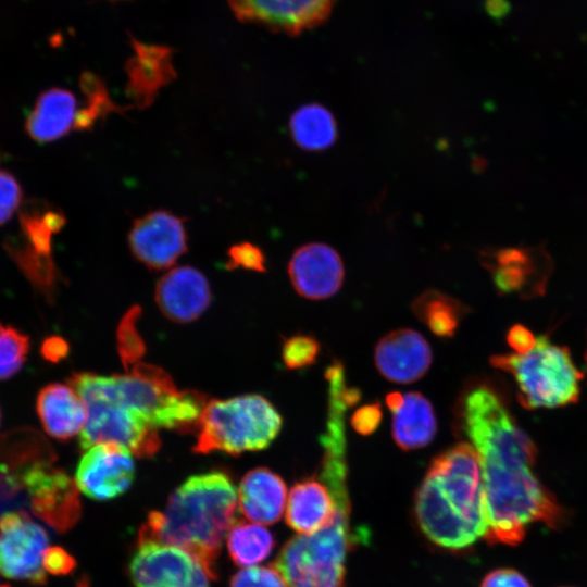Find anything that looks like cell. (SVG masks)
<instances>
[{
    "label": "cell",
    "instance_id": "43",
    "mask_svg": "<svg viewBox=\"0 0 587 587\" xmlns=\"http://www.w3.org/2000/svg\"><path fill=\"white\" fill-rule=\"evenodd\" d=\"M585 367H586V375H587V348L585 352Z\"/></svg>",
    "mask_w": 587,
    "mask_h": 587
},
{
    "label": "cell",
    "instance_id": "39",
    "mask_svg": "<svg viewBox=\"0 0 587 587\" xmlns=\"http://www.w3.org/2000/svg\"><path fill=\"white\" fill-rule=\"evenodd\" d=\"M43 569L52 575H66L71 573L76 561L65 549L61 547H49L43 554Z\"/></svg>",
    "mask_w": 587,
    "mask_h": 587
},
{
    "label": "cell",
    "instance_id": "44",
    "mask_svg": "<svg viewBox=\"0 0 587 587\" xmlns=\"http://www.w3.org/2000/svg\"><path fill=\"white\" fill-rule=\"evenodd\" d=\"M0 421H1V412H0Z\"/></svg>",
    "mask_w": 587,
    "mask_h": 587
},
{
    "label": "cell",
    "instance_id": "31",
    "mask_svg": "<svg viewBox=\"0 0 587 587\" xmlns=\"http://www.w3.org/2000/svg\"><path fill=\"white\" fill-rule=\"evenodd\" d=\"M79 84L86 97V104L77 110L76 129H90L99 118L112 111H118V108L110 99L103 82L96 74L83 73Z\"/></svg>",
    "mask_w": 587,
    "mask_h": 587
},
{
    "label": "cell",
    "instance_id": "13",
    "mask_svg": "<svg viewBox=\"0 0 587 587\" xmlns=\"http://www.w3.org/2000/svg\"><path fill=\"white\" fill-rule=\"evenodd\" d=\"M33 513L59 533L70 530L82 516L76 483L53 465L33 472L24 482Z\"/></svg>",
    "mask_w": 587,
    "mask_h": 587
},
{
    "label": "cell",
    "instance_id": "37",
    "mask_svg": "<svg viewBox=\"0 0 587 587\" xmlns=\"http://www.w3.org/2000/svg\"><path fill=\"white\" fill-rule=\"evenodd\" d=\"M227 255V266L229 268L241 267L255 272L266 271L263 251L250 242H241L230 247Z\"/></svg>",
    "mask_w": 587,
    "mask_h": 587
},
{
    "label": "cell",
    "instance_id": "19",
    "mask_svg": "<svg viewBox=\"0 0 587 587\" xmlns=\"http://www.w3.org/2000/svg\"><path fill=\"white\" fill-rule=\"evenodd\" d=\"M211 288L197 268L183 265L163 275L154 292L155 302L168 320L186 324L200 317L211 303Z\"/></svg>",
    "mask_w": 587,
    "mask_h": 587
},
{
    "label": "cell",
    "instance_id": "3",
    "mask_svg": "<svg viewBox=\"0 0 587 587\" xmlns=\"http://www.w3.org/2000/svg\"><path fill=\"white\" fill-rule=\"evenodd\" d=\"M236 488L224 470H211L185 479L170 496L163 511H151L138 539L179 547L195 555L211 579L217 578L222 544L235 523Z\"/></svg>",
    "mask_w": 587,
    "mask_h": 587
},
{
    "label": "cell",
    "instance_id": "15",
    "mask_svg": "<svg viewBox=\"0 0 587 587\" xmlns=\"http://www.w3.org/2000/svg\"><path fill=\"white\" fill-rule=\"evenodd\" d=\"M240 22L275 32L299 34L323 22L335 0H227Z\"/></svg>",
    "mask_w": 587,
    "mask_h": 587
},
{
    "label": "cell",
    "instance_id": "7",
    "mask_svg": "<svg viewBox=\"0 0 587 587\" xmlns=\"http://www.w3.org/2000/svg\"><path fill=\"white\" fill-rule=\"evenodd\" d=\"M490 364L512 375L525 409H551L578 401L585 373L575 366L566 347L552 344L547 336L537 337L526 352L492 355Z\"/></svg>",
    "mask_w": 587,
    "mask_h": 587
},
{
    "label": "cell",
    "instance_id": "32",
    "mask_svg": "<svg viewBox=\"0 0 587 587\" xmlns=\"http://www.w3.org/2000/svg\"><path fill=\"white\" fill-rule=\"evenodd\" d=\"M29 348L26 334L0 322V380L11 378L22 369Z\"/></svg>",
    "mask_w": 587,
    "mask_h": 587
},
{
    "label": "cell",
    "instance_id": "30",
    "mask_svg": "<svg viewBox=\"0 0 587 587\" xmlns=\"http://www.w3.org/2000/svg\"><path fill=\"white\" fill-rule=\"evenodd\" d=\"M274 546L273 534L259 524L235 521L227 533L228 554L239 566H251L264 561Z\"/></svg>",
    "mask_w": 587,
    "mask_h": 587
},
{
    "label": "cell",
    "instance_id": "2",
    "mask_svg": "<svg viewBox=\"0 0 587 587\" xmlns=\"http://www.w3.org/2000/svg\"><path fill=\"white\" fill-rule=\"evenodd\" d=\"M414 516L429 541L450 551L485 536L483 476L472 445L459 442L433 459L414 497Z\"/></svg>",
    "mask_w": 587,
    "mask_h": 587
},
{
    "label": "cell",
    "instance_id": "21",
    "mask_svg": "<svg viewBox=\"0 0 587 587\" xmlns=\"http://www.w3.org/2000/svg\"><path fill=\"white\" fill-rule=\"evenodd\" d=\"M38 417L46 433L66 441L80 434L87 411L80 396L72 386L49 384L40 389L36 400Z\"/></svg>",
    "mask_w": 587,
    "mask_h": 587
},
{
    "label": "cell",
    "instance_id": "10",
    "mask_svg": "<svg viewBox=\"0 0 587 587\" xmlns=\"http://www.w3.org/2000/svg\"><path fill=\"white\" fill-rule=\"evenodd\" d=\"M49 548L46 529L25 511L0 515V575L41 586L47 582L43 554Z\"/></svg>",
    "mask_w": 587,
    "mask_h": 587
},
{
    "label": "cell",
    "instance_id": "1",
    "mask_svg": "<svg viewBox=\"0 0 587 587\" xmlns=\"http://www.w3.org/2000/svg\"><path fill=\"white\" fill-rule=\"evenodd\" d=\"M463 430L482 469L488 544L515 546L530 523L557 529L566 511L534 472L537 448L489 387L471 389L462 403Z\"/></svg>",
    "mask_w": 587,
    "mask_h": 587
},
{
    "label": "cell",
    "instance_id": "24",
    "mask_svg": "<svg viewBox=\"0 0 587 587\" xmlns=\"http://www.w3.org/2000/svg\"><path fill=\"white\" fill-rule=\"evenodd\" d=\"M337 504L328 487L314 478L294 485L286 505V522L299 535H310L330 524Z\"/></svg>",
    "mask_w": 587,
    "mask_h": 587
},
{
    "label": "cell",
    "instance_id": "33",
    "mask_svg": "<svg viewBox=\"0 0 587 587\" xmlns=\"http://www.w3.org/2000/svg\"><path fill=\"white\" fill-rule=\"evenodd\" d=\"M139 315L140 308L133 307L117 326V352L126 370L129 365L140 362L146 351L143 339L137 328Z\"/></svg>",
    "mask_w": 587,
    "mask_h": 587
},
{
    "label": "cell",
    "instance_id": "35",
    "mask_svg": "<svg viewBox=\"0 0 587 587\" xmlns=\"http://www.w3.org/2000/svg\"><path fill=\"white\" fill-rule=\"evenodd\" d=\"M229 587H288V585L273 565L238 571L232 576Z\"/></svg>",
    "mask_w": 587,
    "mask_h": 587
},
{
    "label": "cell",
    "instance_id": "42",
    "mask_svg": "<svg viewBox=\"0 0 587 587\" xmlns=\"http://www.w3.org/2000/svg\"><path fill=\"white\" fill-rule=\"evenodd\" d=\"M67 352L66 342L60 337L46 339L42 346V354L47 360L57 362L64 358Z\"/></svg>",
    "mask_w": 587,
    "mask_h": 587
},
{
    "label": "cell",
    "instance_id": "16",
    "mask_svg": "<svg viewBox=\"0 0 587 587\" xmlns=\"http://www.w3.org/2000/svg\"><path fill=\"white\" fill-rule=\"evenodd\" d=\"M55 460L52 446L36 429L18 427L7 432L0 438V494L16 495L33 472L53 465Z\"/></svg>",
    "mask_w": 587,
    "mask_h": 587
},
{
    "label": "cell",
    "instance_id": "41",
    "mask_svg": "<svg viewBox=\"0 0 587 587\" xmlns=\"http://www.w3.org/2000/svg\"><path fill=\"white\" fill-rule=\"evenodd\" d=\"M536 339L537 337L523 325L512 326L507 335L508 344L515 353L528 351L535 345Z\"/></svg>",
    "mask_w": 587,
    "mask_h": 587
},
{
    "label": "cell",
    "instance_id": "25",
    "mask_svg": "<svg viewBox=\"0 0 587 587\" xmlns=\"http://www.w3.org/2000/svg\"><path fill=\"white\" fill-rule=\"evenodd\" d=\"M437 432V420L430 401L421 392L403 394L400 408L392 413L391 435L403 451L427 446Z\"/></svg>",
    "mask_w": 587,
    "mask_h": 587
},
{
    "label": "cell",
    "instance_id": "27",
    "mask_svg": "<svg viewBox=\"0 0 587 587\" xmlns=\"http://www.w3.org/2000/svg\"><path fill=\"white\" fill-rule=\"evenodd\" d=\"M21 240L32 250L51 255L52 236L65 225V215L42 200H28L20 211Z\"/></svg>",
    "mask_w": 587,
    "mask_h": 587
},
{
    "label": "cell",
    "instance_id": "23",
    "mask_svg": "<svg viewBox=\"0 0 587 587\" xmlns=\"http://www.w3.org/2000/svg\"><path fill=\"white\" fill-rule=\"evenodd\" d=\"M77 101L72 91L52 87L42 91L25 121L28 136L46 143L60 139L75 128Z\"/></svg>",
    "mask_w": 587,
    "mask_h": 587
},
{
    "label": "cell",
    "instance_id": "5",
    "mask_svg": "<svg viewBox=\"0 0 587 587\" xmlns=\"http://www.w3.org/2000/svg\"><path fill=\"white\" fill-rule=\"evenodd\" d=\"M68 384L80 396L87 411L78 436L82 450L113 442L138 458H151L158 452L161 440L157 428L120 400L113 376L74 373Z\"/></svg>",
    "mask_w": 587,
    "mask_h": 587
},
{
    "label": "cell",
    "instance_id": "28",
    "mask_svg": "<svg viewBox=\"0 0 587 587\" xmlns=\"http://www.w3.org/2000/svg\"><path fill=\"white\" fill-rule=\"evenodd\" d=\"M412 312L432 333L452 337L465 314V307L451 296L428 289L412 302Z\"/></svg>",
    "mask_w": 587,
    "mask_h": 587
},
{
    "label": "cell",
    "instance_id": "6",
    "mask_svg": "<svg viewBox=\"0 0 587 587\" xmlns=\"http://www.w3.org/2000/svg\"><path fill=\"white\" fill-rule=\"evenodd\" d=\"M333 522L310 535L290 538L275 567L288 587H347V554L355 544L350 525V498L336 500Z\"/></svg>",
    "mask_w": 587,
    "mask_h": 587
},
{
    "label": "cell",
    "instance_id": "4",
    "mask_svg": "<svg viewBox=\"0 0 587 587\" xmlns=\"http://www.w3.org/2000/svg\"><path fill=\"white\" fill-rule=\"evenodd\" d=\"M283 419L260 395H243L205 403L196 425L193 452L239 455L267 448L282 429Z\"/></svg>",
    "mask_w": 587,
    "mask_h": 587
},
{
    "label": "cell",
    "instance_id": "12",
    "mask_svg": "<svg viewBox=\"0 0 587 587\" xmlns=\"http://www.w3.org/2000/svg\"><path fill=\"white\" fill-rule=\"evenodd\" d=\"M134 478L133 454L113 442L98 444L85 450L75 472L77 488L98 501L120 497L129 489Z\"/></svg>",
    "mask_w": 587,
    "mask_h": 587
},
{
    "label": "cell",
    "instance_id": "34",
    "mask_svg": "<svg viewBox=\"0 0 587 587\" xmlns=\"http://www.w3.org/2000/svg\"><path fill=\"white\" fill-rule=\"evenodd\" d=\"M320 353L319 341L309 335H295L286 339L282 358L289 370H299L312 365Z\"/></svg>",
    "mask_w": 587,
    "mask_h": 587
},
{
    "label": "cell",
    "instance_id": "26",
    "mask_svg": "<svg viewBox=\"0 0 587 587\" xmlns=\"http://www.w3.org/2000/svg\"><path fill=\"white\" fill-rule=\"evenodd\" d=\"M292 140L305 151H324L337 139V123L333 113L320 103H309L296 110L289 122Z\"/></svg>",
    "mask_w": 587,
    "mask_h": 587
},
{
    "label": "cell",
    "instance_id": "9",
    "mask_svg": "<svg viewBox=\"0 0 587 587\" xmlns=\"http://www.w3.org/2000/svg\"><path fill=\"white\" fill-rule=\"evenodd\" d=\"M127 572L135 587H209L211 579L190 552L149 539H138Z\"/></svg>",
    "mask_w": 587,
    "mask_h": 587
},
{
    "label": "cell",
    "instance_id": "8",
    "mask_svg": "<svg viewBox=\"0 0 587 587\" xmlns=\"http://www.w3.org/2000/svg\"><path fill=\"white\" fill-rule=\"evenodd\" d=\"M120 400L154 428L177 432L196 429L207 403L195 390L180 391L161 367L138 362L125 375H113Z\"/></svg>",
    "mask_w": 587,
    "mask_h": 587
},
{
    "label": "cell",
    "instance_id": "38",
    "mask_svg": "<svg viewBox=\"0 0 587 587\" xmlns=\"http://www.w3.org/2000/svg\"><path fill=\"white\" fill-rule=\"evenodd\" d=\"M382 415L379 403L365 404L353 413L351 425L357 433L366 436L378 428Z\"/></svg>",
    "mask_w": 587,
    "mask_h": 587
},
{
    "label": "cell",
    "instance_id": "14",
    "mask_svg": "<svg viewBox=\"0 0 587 587\" xmlns=\"http://www.w3.org/2000/svg\"><path fill=\"white\" fill-rule=\"evenodd\" d=\"M134 257L152 270L172 266L186 252L187 234L177 215L157 210L137 218L128 233Z\"/></svg>",
    "mask_w": 587,
    "mask_h": 587
},
{
    "label": "cell",
    "instance_id": "22",
    "mask_svg": "<svg viewBox=\"0 0 587 587\" xmlns=\"http://www.w3.org/2000/svg\"><path fill=\"white\" fill-rule=\"evenodd\" d=\"M286 500L284 479L267 467L252 469L240 480L239 509L252 522L276 523L285 510Z\"/></svg>",
    "mask_w": 587,
    "mask_h": 587
},
{
    "label": "cell",
    "instance_id": "36",
    "mask_svg": "<svg viewBox=\"0 0 587 587\" xmlns=\"http://www.w3.org/2000/svg\"><path fill=\"white\" fill-rule=\"evenodd\" d=\"M23 190L13 174L0 171V226L8 223L18 209Z\"/></svg>",
    "mask_w": 587,
    "mask_h": 587
},
{
    "label": "cell",
    "instance_id": "29",
    "mask_svg": "<svg viewBox=\"0 0 587 587\" xmlns=\"http://www.w3.org/2000/svg\"><path fill=\"white\" fill-rule=\"evenodd\" d=\"M4 248L32 286L47 301L53 300L60 274L52 255L32 250L20 238L15 237L7 239Z\"/></svg>",
    "mask_w": 587,
    "mask_h": 587
},
{
    "label": "cell",
    "instance_id": "20",
    "mask_svg": "<svg viewBox=\"0 0 587 587\" xmlns=\"http://www.w3.org/2000/svg\"><path fill=\"white\" fill-rule=\"evenodd\" d=\"M134 54L127 60L126 93L138 108L152 103L158 92L175 77L172 49L161 45L141 42L130 37Z\"/></svg>",
    "mask_w": 587,
    "mask_h": 587
},
{
    "label": "cell",
    "instance_id": "40",
    "mask_svg": "<svg viewBox=\"0 0 587 587\" xmlns=\"http://www.w3.org/2000/svg\"><path fill=\"white\" fill-rule=\"evenodd\" d=\"M479 587H532V585L514 569H497L483 578Z\"/></svg>",
    "mask_w": 587,
    "mask_h": 587
},
{
    "label": "cell",
    "instance_id": "11",
    "mask_svg": "<svg viewBox=\"0 0 587 587\" xmlns=\"http://www.w3.org/2000/svg\"><path fill=\"white\" fill-rule=\"evenodd\" d=\"M479 259L498 291L522 298L542 295L552 272L551 257L542 246L488 248Z\"/></svg>",
    "mask_w": 587,
    "mask_h": 587
},
{
    "label": "cell",
    "instance_id": "18",
    "mask_svg": "<svg viewBox=\"0 0 587 587\" xmlns=\"http://www.w3.org/2000/svg\"><path fill=\"white\" fill-rule=\"evenodd\" d=\"M375 365L383 377L397 384H410L428 371L433 352L426 339L411 328L385 335L374 351Z\"/></svg>",
    "mask_w": 587,
    "mask_h": 587
},
{
    "label": "cell",
    "instance_id": "17",
    "mask_svg": "<svg viewBox=\"0 0 587 587\" xmlns=\"http://www.w3.org/2000/svg\"><path fill=\"white\" fill-rule=\"evenodd\" d=\"M295 290L303 298L322 300L341 287L345 270L340 255L330 246L311 242L299 247L288 264Z\"/></svg>",
    "mask_w": 587,
    "mask_h": 587
}]
</instances>
